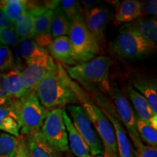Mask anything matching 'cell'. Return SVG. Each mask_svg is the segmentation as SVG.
I'll list each match as a JSON object with an SVG mask.
<instances>
[{"label":"cell","mask_w":157,"mask_h":157,"mask_svg":"<svg viewBox=\"0 0 157 157\" xmlns=\"http://www.w3.org/2000/svg\"><path fill=\"white\" fill-rule=\"evenodd\" d=\"M0 135H1V132H0Z\"/></svg>","instance_id":"40"},{"label":"cell","mask_w":157,"mask_h":157,"mask_svg":"<svg viewBox=\"0 0 157 157\" xmlns=\"http://www.w3.org/2000/svg\"><path fill=\"white\" fill-rule=\"evenodd\" d=\"M109 95L119 118V120L126 127L133 145L136 147L139 143L142 142L137 130L136 113L132 109L124 92L118 87L115 82L111 83Z\"/></svg>","instance_id":"10"},{"label":"cell","mask_w":157,"mask_h":157,"mask_svg":"<svg viewBox=\"0 0 157 157\" xmlns=\"http://www.w3.org/2000/svg\"><path fill=\"white\" fill-rule=\"evenodd\" d=\"M90 97L112 124L115 132L119 157H135L134 148H132L127 132L122 126V124L119 120V118L111 99L103 95H90Z\"/></svg>","instance_id":"7"},{"label":"cell","mask_w":157,"mask_h":157,"mask_svg":"<svg viewBox=\"0 0 157 157\" xmlns=\"http://www.w3.org/2000/svg\"><path fill=\"white\" fill-rule=\"evenodd\" d=\"M135 157H157L156 147H152L144 144L143 142L135 147Z\"/></svg>","instance_id":"31"},{"label":"cell","mask_w":157,"mask_h":157,"mask_svg":"<svg viewBox=\"0 0 157 157\" xmlns=\"http://www.w3.org/2000/svg\"><path fill=\"white\" fill-rule=\"evenodd\" d=\"M68 34L78 63L93 60L101 52L99 43L84 24L83 17L71 21Z\"/></svg>","instance_id":"4"},{"label":"cell","mask_w":157,"mask_h":157,"mask_svg":"<svg viewBox=\"0 0 157 157\" xmlns=\"http://www.w3.org/2000/svg\"><path fill=\"white\" fill-rule=\"evenodd\" d=\"M66 111L70 115V119L76 130L87 143L91 156L105 154L101 138L82 107L78 105H69L66 106Z\"/></svg>","instance_id":"8"},{"label":"cell","mask_w":157,"mask_h":157,"mask_svg":"<svg viewBox=\"0 0 157 157\" xmlns=\"http://www.w3.org/2000/svg\"><path fill=\"white\" fill-rule=\"evenodd\" d=\"M12 98L5 88L4 74L0 73V105L8 103Z\"/></svg>","instance_id":"34"},{"label":"cell","mask_w":157,"mask_h":157,"mask_svg":"<svg viewBox=\"0 0 157 157\" xmlns=\"http://www.w3.org/2000/svg\"><path fill=\"white\" fill-rule=\"evenodd\" d=\"M142 15L156 17L157 15V1L156 0H146L141 2Z\"/></svg>","instance_id":"32"},{"label":"cell","mask_w":157,"mask_h":157,"mask_svg":"<svg viewBox=\"0 0 157 157\" xmlns=\"http://www.w3.org/2000/svg\"><path fill=\"white\" fill-rule=\"evenodd\" d=\"M17 47L25 65L29 60L48 52L47 50L38 46L32 39H24L20 41Z\"/></svg>","instance_id":"25"},{"label":"cell","mask_w":157,"mask_h":157,"mask_svg":"<svg viewBox=\"0 0 157 157\" xmlns=\"http://www.w3.org/2000/svg\"><path fill=\"white\" fill-rule=\"evenodd\" d=\"M40 132L47 142L58 153L69 151L67 132L63 118V108L49 111Z\"/></svg>","instance_id":"9"},{"label":"cell","mask_w":157,"mask_h":157,"mask_svg":"<svg viewBox=\"0 0 157 157\" xmlns=\"http://www.w3.org/2000/svg\"><path fill=\"white\" fill-rule=\"evenodd\" d=\"M17 102L21 135L29 136L39 132L50 111L40 103L35 92L26 94Z\"/></svg>","instance_id":"6"},{"label":"cell","mask_w":157,"mask_h":157,"mask_svg":"<svg viewBox=\"0 0 157 157\" xmlns=\"http://www.w3.org/2000/svg\"><path fill=\"white\" fill-rule=\"evenodd\" d=\"M24 137L30 157H58V152L47 142L40 130Z\"/></svg>","instance_id":"19"},{"label":"cell","mask_w":157,"mask_h":157,"mask_svg":"<svg viewBox=\"0 0 157 157\" xmlns=\"http://www.w3.org/2000/svg\"><path fill=\"white\" fill-rule=\"evenodd\" d=\"M18 42L14 25L0 29V44L15 48Z\"/></svg>","instance_id":"30"},{"label":"cell","mask_w":157,"mask_h":157,"mask_svg":"<svg viewBox=\"0 0 157 157\" xmlns=\"http://www.w3.org/2000/svg\"><path fill=\"white\" fill-rule=\"evenodd\" d=\"M70 28L71 21L58 6L53 10L50 25L51 36L53 39L66 36L69 34Z\"/></svg>","instance_id":"22"},{"label":"cell","mask_w":157,"mask_h":157,"mask_svg":"<svg viewBox=\"0 0 157 157\" xmlns=\"http://www.w3.org/2000/svg\"><path fill=\"white\" fill-rule=\"evenodd\" d=\"M126 92L132 101L136 111L137 117L148 124L152 128L157 129V116L153 113L146 99L137 91L134 87L128 84L126 85Z\"/></svg>","instance_id":"16"},{"label":"cell","mask_w":157,"mask_h":157,"mask_svg":"<svg viewBox=\"0 0 157 157\" xmlns=\"http://www.w3.org/2000/svg\"><path fill=\"white\" fill-rule=\"evenodd\" d=\"M5 88L12 99L19 100L27 93L22 71L15 66L7 73L4 74Z\"/></svg>","instance_id":"21"},{"label":"cell","mask_w":157,"mask_h":157,"mask_svg":"<svg viewBox=\"0 0 157 157\" xmlns=\"http://www.w3.org/2000/svg\"><path fill=\"white\" fill-rule=\"evenodd\" d=\"M63 118L68 135V148L76 157H92L87 143L74 127L66 109H63Z\"/></svg>","instance_id":"15"},{"label":"cell","mask_w":157,"mask_h":157,"mask_svg":"<svg viewBox=\"0 0 157 157\" xmlns=\"http://www.w3.org/2000/svg\"><path fill=\"white\" fill-rule=\"evenodd\" d=\"M21 120L17 100L12 99L0 105V130L18 137L21 130Z\"/></svg>","instance_id":"13"},{"label":"cell","mask_w":157,"mask_h":157,"mask_svg":"<svg viewBox=\"0 0 157 157\" xmlns=\"http://www.w3.org/2000/svg\"><path fill=\"white\" fill-rule=\"evenodd\" d=\"M111 65L109 57L101 56L75 66H65L63 68L68 76L90 95H109L111 90Z\"/></svg>","instance_id":"2"},{"label":"cell","mask_w":157,"mask_h":157,"mask_svg":"<svg viewBox=\"0 0 157 157\" xmlns=\"http://www.w3.org/2000/svg\"><path fill=\"white\" fill-rule=\"evenodd\" d=\"M0 10L13 22H15L27 10V1L5 0L0 1Z\"/></svg>","instance_id":"24"},{"label":"cell","mask_w":157,"mask_h":157,"mask_svg":"<svg viewBox=\"0 0 157 157\" xmlns=\"http://www.w3.org/2000/svg\"><path fill=\"white\" fill-rule=\"evenodd\" d=\"M127 24L138 33L154 50H156L157 42L156 17H141Z\"/></svg>","instance_id":"20"},{"label":"cell","mask_w":157,"mask_h":157,"mask_svg":"<svg viewBox=\"0 0 157 157\" xmlns=\"http://www.w3.org/2000/svg\"><path fill=\"white\" fill-rule=\"evenodd\" d=\"M17 137L7 133L0 135V157H15L16 154Z\"/></svg>","instance_id":"27"},{"label":"cell","mask_w":157,"mask_h":157,"mask_svg":"<svg viewBox=\"0 0 157 157\" xmlns=\"http://www.w3.org/2000/svg\"><path fill=\"white\" fill-rule=\"evenodd\" d=\"M14 22L12 21L5 14V13L0 10V29L6 28V27L13 26Z\"/></svg>","instance_id":"36"},{"label":"cell","mask_w":157,"mask_h":157,"mask_svg":"<svg viewBox=\"0 0 157 157\" xmlns=\"http://www.w3.org/2000/svg\"><path fill=\"white\" fill-rule=\"evenodd\" d=\"M35 93L40 103L48 111L78 103L75 93L63 78L58 67L41 80Z\"/></svg>","instance_id":"3"},{"label":"cell","mask_w":157,"mask_h":157,"mask_svg":"<svg viewBox=\"0 0 157 157\" xmlns=\"http://www.w3.org/2000/svg\"><path fill=\"white\" fill-rule=\"evenodd\" d=\"M93 157H107V156L104 154V155H96V156H94Z\"/></svg>","instance_id":"38"},{"label":"cell","mask_w":157,"mask_h":157,"mask_svg":"<svg viewBox=\"0 0 157 157\" xmlns=\"http://www.w3.org/2000/svg\"><path fill=\"white\" fill-rule=\"evenodd\" d=\"M15 157H30L25 137L22 135L17 137V150Z\"/></svg>","instance_id":"33"},{"label":"cell","mask_w":157,"mask_h":157,"mask_svg":"<svg viewBox=\"0 0 157 157\" xmlns=\"http://www.w3.org/2000/svg\"><path fill=\"white\" fill-rule=\"evenodd\" d=\"M84 24L93 34L101 49L105 46V31L109 21L112 18L111 8L106 5H98L89 10H83Z\"/></svg>","instance_id":"12"},{"label":"cell","mask_w":157,"mask_h":157,"mask_svg":"<svg viewBox=\"0 0 157 157\" xmlns=\"http://www.w3.org/2000/svg\"><path fill=\"white\" fill-rule=\"evenodd\" d=\"M32 40L40 48L44 49V48H46V47L48 48L49 45L51 44V42L53 40V38L51 36V34H41L35 36Z\"/></svg>","instance_id":"35"},{"label":"cell","mask_w":157,"mask_h":157,"mask_svg":"<svg viewBox=\"0 0 157 157\" xmlns=\"http://www.w3.org/2000/svg\"><path fill=\"white\" fill-rule=\"evenodd\" d=\"M51 57H53L58 62L65 66H75L78 64L72 48L69 38L67 36H62L53 39L51 44L48 47Z\"/></svg>","instance_id":"17"},{"label":"cell","mask_w":157,"mask_h":157,"mask_svg":"<svg viewBox=\"0 0 157 157\" xmlns=\"http://www.w3.org/2000/svg\"><path fill=\"white\" fill-rule=\"evenodd\" d=\"M101 2L99 0H82L80 2V4L83 6V7H82L83 10H89L97 7Z\"/></svg>","instance_id":"37"},{"label":"cell","mask_w":157,"mask_h":157,"mask_svg":"<svg viewBox=\"0 0 157 157\" xmlns=\"http://www.w3.org/2000/svg\"><path fill=\"white\" fill-rule=\"evenodd\" d=\"M57 67L65 82L75 93L78 103L82 104V109L101 138L105 156L107 157H119L114 129L111 123L99 107L93 101L89 94L68 76L60 63H57Z\"/></svg>","instance_id":"1"},{"label":"cell","mask_w":157,"mask_h":157,"mask_svg":"<svg viewBox=\"0 0 157 157\" xmlns=\"http://www.w3.org/2000/svg\"><path fill=\"white\" fill-rule=\"evenodd\" d=\"M111 47L118 56L130 60L141 59L155 50L128 24L120 27L119 34Z\"/></svg>","instance_id":"5"},{"label":"cell","mask_w":157,"mask_h":157,"mask_svg":"<svg viewBox=\"0 0 157 157\" xmlns=\"http://www.w3.org/2000/svg\"><path fill=\"white\" fill-rule=\"evenodd\" d=\"M34 13L32 10L27 9L26 11L15 21L14 29L18 41L31 39L34 25Z\"/></svg>","instance_id":"23"},{"label":"cell","mask_w":157,"mask_h":157,"mask_svg":"<svg viewBox=\"0 0 157 157\" xmlns=\"http://www.w3.org/2000/svg\"><path fill=\"white\" fill-rule=\"evenodd\" d=\"M58 6L70 21L83 17V9L80 2L76 0H62L59 1Z\"/></svg>","instance_id":"28"},{"label":"cell","mask_w":157,"mask_h":157,"mask_svg":"<svg viewBox=\"0 0 157 157\" xmlns=\"http://www.w3.org/2000/svg\"><path fill=\"white\" fill-rule=\"evenodd\" d=\"M14 67V56L12 50L8 47L0 44V73H7Z\"/></svg>","instance_id":"29"},{"label":"cell","mask_w":157,"mask_h":157,"mask_svg":"<svg viewBox=\"0 0 157 157\" xmlns=\"http://www.w3.org/2000/svg\"><path fill=\"white\" fill-rule=\"evenodd\" d=\"M141 2L137 0H124L119 2L116 7L113 23L119 26L123 23L127 24L142 17Z\"/></svg>","instance_id":"18"},{"label":"cell","mask_w":157,"mask_h":157,"mask_svg":"<svg viewBox=\"0 0 157 157\" xmlns=\"http://www.w3.org/2000/svg\"><path fill=\"white\" fill-rule=\"evenodd\" d=\"M133 87L146 99L153 113L157 116V84L156 78L145 74H134L131 78Z\"/></svg>","instance_id":"14"},{"label":"cell","mask_w":157,"mask_h":157,"mask_svg":"<svg viewBox=\"0 0 157 157\" xmlns=\"http://www.w3.org/2000/svg\"><path fill=\"white\" fill-rule=\"evenodd\" d=\"M57 69V64L49 53L29 60L22 71L27 93L35 92L38 84L48 73Z\"/></svg>","instance_id":"11"},{"label":"cell","mask_w":157,"mask_h":157,"mask_svg":"<svg viewBox=\"0 0 157 157\" xmlns=\"http://www.w3.org/2000/svg\"><path fill=\"white\" fill-rule=\"evenodd\" d=\"M137 130L140 138L147 143L148 146L156 147L157 132L156 129L152 128L148 124L137 117Z\"/></svg>","instance_id":"26"},{"label":"cell","mask_w":157,"mask_h":157,"mask_svg":"<svg viewBox=\"0 0 157 157\" xmlns=\"http://www.w3.org/2000/svg\"><path fill=\"white\" fill-rule=\"evenodd\" d=\"M66 157H75V156H72V155H71V154H67V155H66Z\"/></svg>","instance_id":"39"}]
</instances>
